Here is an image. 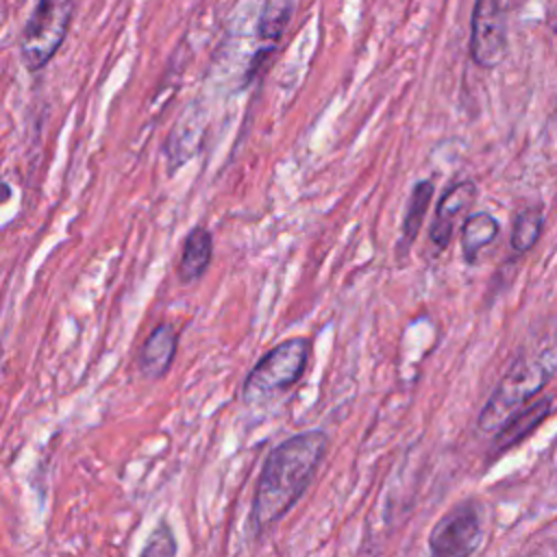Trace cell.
Listing matches in <instances>:
<instances>
[{
    "instance_id": "277c9868",
    "label": "cell",
    "mask_w": 557,
    "mask_h": 557,
    "mask_svg": "<svg viewBox=\"0 0 557 557\" xmlns=\"http://www.w3.org/2000/svg\"><path fill=\"white\" fill-rule=\"evenodd\" d=\"M74 11V0H39L22 35L20 54L28 70H39L59 50Z\"/></svg>"
},
{
    "instance_id": "8992f818",
    "label": "cell",
    "mask_w": 557,
    "mask_h": 557,
    "mask_svg": "<svg viewBox=\"0 0 557 557\" xmlns=\"http://www.w3.org/2000/svg\"><path fill=\"white\" fill-rule=\"evenodd\" d=\"M509 0H476L472 11L470 52L479 67H496L507 52Z\"/></svg>"
},
{
    "instance_id": "7c38bea8",
    "label": "cell",
    "mask_w": 557,
    "mask_h": 557,
    "mask_svg": "<svg viewBox=\"0 0 557 557\" xmlns=\"http://www.w3.org/2000/svg\"><path fill=\"white\" fill-rule=\"evenodd\" d=\"M433 198V181L424 178L418 181L409 194V202H407V211H405V220H403V246H411L422 228L426 209L431 205Z\"/></svg>"
},
{
    "instance_id": "4fadbf2b",
    "label": "cell",
    "mask_w": 557,
    "mask_h": 557,
    "mask_svg": "<svg viewBox=\"0 0 557 557\" xmlns=\"http://www.w3.org/2000/svg\"><path fill=\"white\" fill-rule=\"evenodd\" d=\"M544 226V215L537 207H529L524 211H520L513 218V228H511V248L513 252L522 255L527 250H531L542 233Z\"/></svg>"
},
{
    "instance_id": "5b68a950",
    "label": "cell",
    "mask_w": 557,
    "mask_h": 557,
    "mask_svg": "<svg viewBox=\"0 0 557 557\" xmlns=\"http://www.w3.org/2000/svg\"><path fill=\"white\" fill-rule=\"evenodd\" d=\"M481 544L479 507L470 500L450 507L429 535V557H470Z\"/></svg>"
},
{
    "instance_id": "5bb4252c",
    "label": "cell",
    "mask_w": 557,
    "mask_h": 557,
    "mask_svg": "<svg viewBox=\"0 0 557 557\" xmlns=\"http://www.w3.org/2000/svg\"><path fill=\"white\" fill-rule=\"evenodd\" d=\"M176 555V540L168 522H161L144 544L139 557H174Z\"/></svg>"
},
{
    "instance_id": "30bf717a",
    "label": "cell",
    "mask_w": 557,
    "mask_h": 557,
    "mask_svg": "<svg viewBox=\"0 0 557 557\" xmlns=\"http://www.w3.org/2000/svg\"><path fill=\"white\" fill-rule=\"evenodd\" d=\"M211 252H213V242L207 228L196 226L189 231L185 244H183V255H181V263H178V276L189 283L202 276V272L207 270L209 261H211Z\"/></svg>"
},
{
    "instance_id": "7a4b0ae2",
    "label": "cell",
    "mask_w": 557,
    "mask_h": 557,
    "mask_svg": "<svg viewBox=\"0 0 557 557\" xmlns=\"http://www.w3.org/2000/svg\"><path fill=\"white\" fill-rule=\"evenodd\" d=\"M309 344L305 337H292L265 352L248 372L242 396L246 403H263L292 387L305 372Z\"/></svg>"
},
{
    "instance_id": "3957f363",
    "label": "cell",
    "mask_w": 557,
    "mask_h": 557,
    "mask_svg": "<svg viewBox=\"0 0 557 557\" xmlns=\"http://www.w3.org/2000/svg\"><path fill=\"white\" fill-rule=\"evenodd\" d=\"M546 379L548 370L542 363L531 359L516 361L481 409L476 429L481 433H496L518 409H522L524 400L533 398L544 387Z\"/></svg>"
},
{
    "instance_id": "8fae6325",
    "label": "cell",
    "mask_w": 557,
    "mask_h": 557,
    "mask_svg": "<svg viewBox=\"0 0 557 557\" xmlns=\"http://www.w3.org/2000/svg\"><path fill=\"white\" fill-rule=\"evenodd\" d=\"M498 235V222L492 213H470L461 224V252L468 263H474L479 252L490 246Z\"/></svg>"
},
{
    "instance_id": "9c48e42d",
    "label": "cell",
    "mask_w": 557,
    "mask_h": 557,
    "mask_svg": "<svg viewBox=\"0 0 557 557\" xmlns=\"http://www.w3.org/2000/svg\"><path fill=\"white\" fill-rule=\"evenodd\" d=\"M176 333L170 324H159L141 346L137 366L146 379H161L174 359Z\"/></svg>"
},
{
    "instance_id": "ba28073f",
    "label": "cell",
    "mask_w": 557,
    "mask_h": 557,
    "mask_svg": "<svg viewBox=\"0 0 557 557\" xmlns=\"http://www.w3.org/2000/svg\"><path fill=\"white\" fill-rule=\"evenodd\" d=\"M553 411V398L544 396L522 409H518L498 431H496V440L492 444V453H505L507 448L520 444L524 437H529Z\"/></svg>"
},
{
    "instance_id": "52a82bcc",
    "label": "cell",
    "mask_w": 557,
    "mask_h": 557,
    "mask_svg": "<svg viewBox=\"0 0 557 557\" xmlns=\"http://www.w3.org/2000/svg\"><path fill=\"white\" fill-rule=\"evenodd\" d=\"M474 198L476 185L472 181H457L442 194L429 228V239L435 250H444L450 244L459 222L468 218Z\"/></svg>"
},
{
    "instance_id": "6da1fadb",
    "label": "cell",
    "mask_w": 557,
    "mask_h": 557,
    "mask_svg": "<svg viewBox=\"0 0 557 557\" xmlns=\"http://www.w3.org/2000/svg\"><path fill=\"white\" fill-rule=\"evenodd\" d=\"M324 450L326 435L322 431L296 433L272 448V453L265 457L252 498L250 524L255 533L272 527L285 511L294 507L318 470Z\"/></svg>"
}]
</instances>
